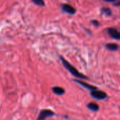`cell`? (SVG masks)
<instances>
[{
  "instance_id": "cell-1",
  "label": "cell",
  "mask_w": 120,
  "mask_h": 120,
  "mask_svg": "<svg viewBox=\"0 0 120 120\" xmlns=\"http://www.w3.org/2000/svg\"><path fill=\"white\" fill-rule=\"evenodd\" d=\"M60 57V60H61V62H62V63H63V65L74 76V77H77V78H79V79H88V77H86V76H85L84 74H82V73H81V72H79L77 70V68H75L73 65H72L68 61H67L63 57H62V56H59Z\"/></svg>"
},
{
  "instance_id": "cell-2",
  "label": "cell",
  "mask_w": 120,
  "mask_h": 120,
  "mask_svg": "<svg viewBox=\"0 0 120 120\" xmlns=\"http://www.w3.org/2000/svg\"><path fill=\"white\" fill-rule=\"evenodd\" d=\"M53 116H55V112H53L52 110H48V109L42 110L40 111L39 115V116L37 117V120H44L46 119V118L51 117H53Z\"/></svg>"
},
{
  "instance_id": "cell-3",
  "label": "cell",
  "mask_w": 120,
  "mask_h": 120,
  "mask_svg": "<svg viewBox=\"0 0 120 120\" xmlns=\"http://www.w3.org/2000/svg\"><path fill=\"white\" fill-rule=\"evenodd\" d=\"M91 96L97 100H104L107 98V94L103 91H99L98 89L91 91Z\"/></svg>"
},
{
  "instance_id": "cell-4",
  "label": "cell",
  "mask_w": 120,
  "mask_h": 120,
  "mask_svg": "<svg viewBox=\"0 0 120 120\" xmlns=\"http://www.w3.org/2000/svg\"><path fill=\"white\" fill-rule=\"evenodd\" d=\"M107 32L108 33V34L110 36V37H112L114 39L116 40H120V34L118 32V30L116 28L114 27H110L107 29Z\"/></svg>"
},
{
  "instance_id": "cell-5",
  "label": "cell",
  "mask_w": 120,
  "mask_h": 120,
  "mask_svg": "<svg viewBox=\"0 0 120 120\" xmlns=\"http://www.w3.org/2000/svg\"><path fill=\"white\" fill-rule=\"evenodd\" d=\"M74 82L77 83L78 84L81 85L82 86H83L84 88L89 90V91H94V90H96V89H98L97 87L96 86H94V85H91V84H89L88 83H86L83 81H81V80H78V79H74Z\"/></svg>"
},
{
  "instance_id": "cell-6",
  "label": "cell",
  "mask_w": 120,
  "mask_h": 120,
  "mask_svg": "<svg viewBox=\"0 0 120 120\" xmlns=\"http://www.w3.org/2000/svg\"><path fill=\"white\" fill-rule=\"evenodd\" d=\"M62 10L64 11V12H65V13H68V14H70V15H74V14H75V13H76V9L73 7V6H70V4H62Z\"/></svg>"
},
{
  "instance_id": "cell-7",
  "label": "cell",
  "mask_w": 120,
  "mask_h": 120,
  "mask_svg": "<svg viewBox=\"0 0 120 120\" xmlns=\"http://www.w3.org/2000/svg\"><path fill=\"white\" fill-rule=\"evenodd\" d=\"M52 91L53 94L58 96H61L65 94V89L60 86H54L52 88Z\"/></svg>"
},
{
  "instance_id": "cell-8",
  "label": "cell",
  "mask_w": 120,
  "mask_h": 120,
  "mask_svg": "<svg viewBox=\"0 0 120 120\" xmlns=\"http://www.w3.org/2000/svg\"><path fill=\"white\" fill-rule=\"evenodd\" d=\"M105 48L111 51H116L119 49V45L115 43H109L105 45Z\"/></svg>"
},
{
  "instance_id": "cell-9",
  "label": "cell",
  "mask_w": 120,
  "mask_h": 120,
  "mask_svg": "<svg viewBox=\"0 0 120 120\" xmlns=\"http://www.w3.org/2000/svg\"><path fill=\"white\" fill-rule=\"evenodd\" d=\"M86 107H87L90 110H91V111H93V112H97V111H98V110H99V106H98V105H97V104L95 103H89L86 105Z\"/></svg>"
},
{
  "instance_id": "cell-10",
  "label": "cell",
  "mask_w": 120,
  "mask_h": 120,
  "mask_svg": "<svg viewBox=\"0 0 120 120\" xmlns=\"http://www.w3.org/2000/svg\"><path fill=\"white\" fill-rule=\"evenodd\" d=\"M101 13L107 16H110L112 15V10L108 7H103L101 10Z\"/></svg>"
},
{
  "instance_id": "cell-11",
  "label": "cell",
  "mask_w": 120,
  "mask_h": 120,
  "mask_svg": "<svg viewBox=\"0 0 120 120\" xmlns=\"http://www.w3.org/2000/svg\"><path fill=\"white\" fill-rule=\"evenodd\" d=\"M34 4L39 6H45V2L44 0H32Z\"/></svg>"
},
{
  "instance_id": "cell-12",
  "label": "cell",
  "mask_w": 120,
  "mask_h": 120,
  "mask_svg": "<svg viewBox=\"0 0 120 120\" xmlns=\"http://www.w3.org/2000/svg\"><path fill=\"white\" fill-rule=\"evenodd\" d=\"M91 23H92L94 25H95V26H98V25H99V22H98V20H92V21H91Z\"/></svg>"
},
{
  "instance_id": "cell-13",
  "label": "cell",
  "mask_w": 120,
  "mask_h": 120,
  "mask_svg": "<svg viewBox=\"0 0 120 120\" xmlns=\"http://www.w3.org/2000/svg\"><path fill=\"white\" fill-rule=\"evenodd\" d=\"M107 2H114V1H116L117 0H104Z\"/></svg>"
}]
</instances>
